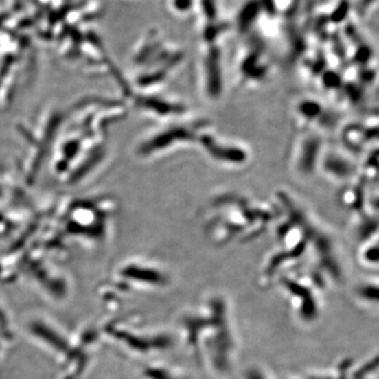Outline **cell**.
Here are the masks:
<instances>
[{"label": "cell", "instance_id": "5b68a950", "mask_svg": "<svg viewBox=\"0 0 379 379\" xmlns=\"http://www.w3.org/2000/svg\"><path fill=\"white\" fill-rule=\"evenodd\" d=\"M138 108L151 114L158 119H181L187 117V108L181 102L156 95H140L137 100Z\"/></svg>", "mask_w": 379, "mask_h": 379}, {"label": "cell", "instance_id": "7a4b0ae2", "mask_svg": "<svg viewBox=\"0 0 379 379\" xmlns=\"http://www.w3.org/2000/svg\"><path fill=\"white\" fill-rule=\"evenodd\" d=\"M274 284L279 286L299 321L311 323L319 317L321 299L317 293L325 284L321 275L311 270H296L282 274Z\"/></svg>", "mask_w": 379, "mask_h": 379}, {"label": "cell", "instance_id": "277c9868", "mask_svg": "<svg viewBox=\"0 0 379 379\" xmlns=\"http://www.w3.org/2000/svg\"><path fill=\"white\" fill-rule=\"evenodd\" d=\"M205 153L214 163L224 167H237L246 165L249 153L246 148L226 138L203 131L199 137Z\"/></svg>", "mask_w": 379, "mask_h": 379}, {"label": "cell", "instance_id": "8992f818", "mask_svg": "<svg viewBox=\"0 0 379 379\" xmlns=\"http://www.w3.org/2000/svg\"><path fill=\"white\" fill-rule=\"evenodd\" d=\"M143 377L146 379H190L183 371L163 363L148 366L143 372Z\"/></svg>", "mask_w": 379, "mask_h": 379}, {"label": "cell", "instance_id": "6da1fadb", "mask_svg": "<svg viewBox=\"0 0 379 379\" xmlns=\"http://www.w3.org/2000/svg\"><path fill=\"white\" fill-rule=\"evenodd\" d=\"M179 339L201 368L215 377L234 369L238 338L228 298L212 293L185 310L179 319Z\"/></svg>", "mask_w": 379, "mask_h": 379}, {"label": "cell", "instance_id": "3957f363", "mask_svg": "<svg viewBox=\"0 0 379 379\" xmlns=\"http://www.w3.org/2000/svg\"><path fill=\"white\" fill-rule=\"evenodd\" d=\"M203 122H179L163 128L141 142L138 153L141 157L163 155L174 150L181 149L198 139L196 134L205 129Z\"/></svg>", "mask_w": 379, "mask_h": 379}]
</instances>
